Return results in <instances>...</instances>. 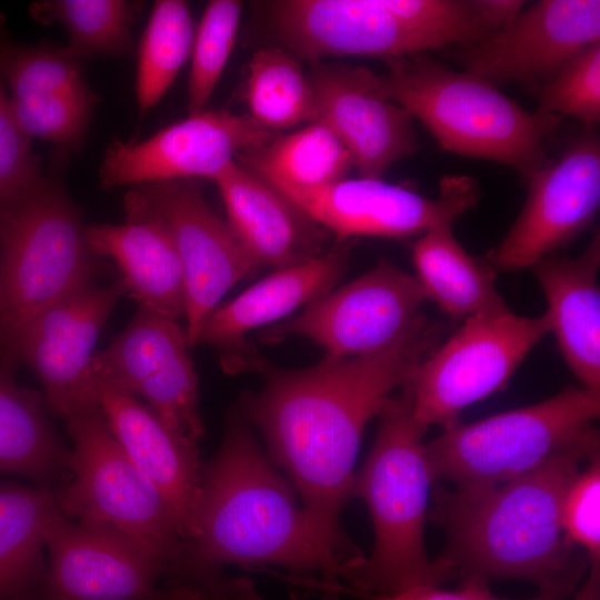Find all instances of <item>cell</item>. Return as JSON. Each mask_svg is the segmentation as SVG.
<instances>
[{"label":"cell","mask_w":600,"mask_h":600,"mask_svg":"<svg viewBox=\"0 0 600 600\" xmlns=\"http://www.w3.org/2000/svg\"><path fill=\"white\" fill-rule=\"evenodd\" d=\"M442 326L424 319L392 347L368 357L324 358L307 369H281L257 354V391L238 407L261 433L267 454L301 499L328 549L349 573L366 558L348 537L340 516L352 499L353 471L363 431L412 368L434 349Z\"/></svg>","instance_id":"obj_1"},{"label":"cell","mask_w":600,"mask_h":600,"mask_svg":"<svg viewBox=\"0 0 600 600\" xmlns=\"http://www.w3.org/2000/svg\"><path fill=\"white\" fill-rule=\"evenodd\" d=\"M192 537L167 588L199 586L228 564H271L327 588L349 579L297 502V492L260 446L239 407L214 457L202 462Z\"/></svg>","instance_id":"obj_2"},{"label":"cell","mask_w":600,"mask_h":600,"mask_svg":"<svg viewBox=\"0 0 600 600\" xmlns=\"http://www.w3.org/2000/svg\"><path fill=\"white\" fill-rule=\"evenodd\" d=\"M599 443V431L592 427L510 481L474 491L431 490L428 517L444 532L438 559L460 582L490 586L514 579L534 583L539 592L563 598L574 593L590 562L564 534L562 504L571 481Z\"/></svg>","instance_id":"obj_3"},{"label":"cell","mask_w":600,"mask_h":600,"mask_svg":"<svg viewBox=\"0 0 600 600\" xmlns=\"http://www.w3.org/2000/svg\"><path fill=\"white\" fill-rule=\"evenodd\" d=\"M373 446L354 474L352 498L369 510L374 543L349 589L390 596L421 584L441 586L457 579L440 559L431 560L424 526L433 482L423 442L408 397H389L380 409Z\"/></svg>","instance_id":"obj_4"},{"label":"cell","mask_w":600,"mask_h":600,"mask_svg":"<svg viewBox=\"0 0 600 600\" xmlns=\"http://www.w3.org/2000/svg\"><path fill=\"white\" fill-rule=\"evenodd\" d=\"M384 61L382 94L418 119L441 149L511 167L526 178L551 161L546 146L560 117L529 111L487 80L427 53Z\"/></svg>","instance_id":"obj_5"},{"label":"cell","mask_w":600,"mask_h":600,"mask_svg":"<svg viewBox=\"0 0 600 600\" xmlns=\"http://www.w3.org/2000/svg\"><path fill=\"white\" fill-rule=\"evenodd\" d=\"M101 269L57 171L0 198V366L11 372L27 326Z\"/></svg>","instance_id":"obj_6"},{"label":"cell","mask_w":600,"mask_h":600,"mask_svg":"<svg viewBox=\"0 0 600 600\" xmlns=\"http://www.w3.org/2000/svg\"><path fill=\"white\" fill-rule=\"evenodd\" d=\"M600 414V391L566 387L538 403L461 421L426 443L433 481L474 491L521 477L574 441Z\"/></svg>","instance_id":"obj_7"},{"label":"cell","mask_w":600,"mask_h":600,"mask_svg":"<svg viewBox=\"0 0 600 600\" xmlns=\"http://www.w3.org/2000/svg\"><path fill=\"white\" fill-rule=\"evenodd\" d=\"M64 421L72 450L71 478L54 491L62 513L114 527L163 560L169 577L184 541L161 493L128 457L94 401Z\"/></svg>","instance_id":"obj_8"},{"label":"cell","mask_w":600,"mask_h":600,"mask_svg":"<svg viewBox=\"0 0 600 600\" xmlns=\"http://www.w3.org/2000/svg\"><path fill=\"white\" fill-rule=\"evenodd\" d=\"M551 331L549 317L511 310L464 319L463 324L410 371L401 391L424 431L448 429L470 404L507 388L530 350Z\"/></svg>","instance_id":"obj_9"},{"label":"cell","mask_w":600,"mask_h":600,"mask_svg":"<svg viewBox=\"0 0 600 600\" xmlns=\"http://www.w3.org/2000/svg\"><path fill=\"white\" fill-rule=\"evenodd\" d=\"M418 278L381 259L353 281L313 300L296 317L260 331L263 342L306 337L331 358L377 354L403 339L426 318Z\"/></svg>","instance_id":"obj_10"},{"label":"cell","mask_w":600,"mask_h":600,"mask_svg":"<svg viewBox=\"0 0 600 600\" xmlns=\"http://www.w3.org/2000/svg\"><path fill=\"white\" fill-rule=\"evenodd\" d=\"M270 186V184H269ZM338 241L408 238L451 223L477 207L479 183L469 176L441 179L436 198L382 179H341L316 188L270 186Z\"/></svg>","instance_id":"obj_11"},{"label":"cell","mask_w":600,"mask_h":600,"mask_svg":"<svg viewBox=\"0 0 600 600\" xmlns=\"http://www.w3.org/2000/svg\"><path fill=\"white\" fill-rule=\"evenodd\" d=\"M517 219L488 254L503 271L530 268L592 226L600 203V140L586 128L556 161L531 173Z\"/></svg>","instance_id":"obj_12"},{"label":"cell","mask_w":600,"mask_h":600,"mask_svg":"<svg viewBox=\"0 0 600 600\" xmlns=\"http://www.w3.org/2000/svg\"><path fill=\"white\" fill-rule=\"evenodd\" d=\"M44 547L49 562L39 598L161 600L158 581L169 566L110 524L61 513L48 523Z\"/></svg>","instance_id":"obj_13"},{"label":"cell","mask_w":600,"mask_h":600,"mask_svg":"<svg viewBox=\"0 0 600 600\" xmlns=\"http://www.w3.org/2000/svg\"><path fill=\"white\" fill-rule=\"evenodd\" d=\"M127 293L120 279L99 284L89 281L39 313L23 330L14 364L27 363L38 376L47 409L63 420L93 402V349L111 311Z\"/></svg>","instance_id":"obj_14"},{"label":"cell","mask_w":600,"mask_h":600,"mask_svg":"<svg viewBox=\"0 0 600 600\" xmlns=\"http://www.w3.org/2000/svg\"><path fill=\"white\" fill-rule=\"evenodd\" d=\"M274 137L276 132L260 127L248 114L203 110L143 141L114 139L99 169L100 183L116 188L192 178L212 180L234 157Z\"/></svg>","instance_id":"obj_15"},{"label":"cell","mask_w":600,"mask_h":600,"mask_svg":"<svg viewBox=\"0 0 600 600\" xmlns=\"http://www.w3.org/2000/svg\"><path fill=\"white\" fill-rule=\"evenodd\" d=\"M133 188L162 218L173 237L183 276L184 332L191 348L206 317L257 266L227 220L209 207L197 183L170 180Z\"/></svg>","instance_id":"obj_16"},{"label":"cell","mask_w":600,"mask_h":600,"mask_svg":"<svg viewBox=\"0 0 600 600\" xmlns=\"http://www.w3.org/2000/svg\"><path fill=\"white\" fill-rule=\"evenodd\" d=\"M598 41L599 0H540L454 56L464 71L496 87L520 83L534 91L579 51Z\"/></svg>","instance_id":"obj_17"},{"label":"cell","mask_w":600,"mask_h":600,"mask_svg":"<svg viewBox=\"0 0 600 600\" xmlns=\"http://www.w3.org/2000/svg\"><path fill=\"white\" fill-rule=\"evenodd\" d=\"M0 74L16 118L32 140L48 141L68 156L84 140L98 102L82 63L66 47L12 40L0 13Z\"/></svg>","instance_id":"obj_18"},{"label":"cell","mask_w":600,"mask_h":600,"mask_svg":"<svg viewBox=\"0 0 600 600\" xmlns=\"http://www.w3.org/2000/svg\"><path fill=\"white\" fill-rule=\"evenodd\" d=\"M318 116L339 137L361 178L382 179L419 148L413 117L381 91L382 74L363 66L312 63Z\"/></svg>","instance_id":"obj_19"},{"label":"cell","mask_w":600,"mask_h":600,"mask_svg":"<svg viewBox=\"0 0 600 600\" xmlns=\"http://www.w3.org/2000/svg\"><path fill=\"white\" fill-rule=\"evenodd\" d=\"M270 11L284 46L311 63L329 56L386 60L436 50L381 0H282L272 2Z\"/></svg>","instance_id":"obj_20"},{"label":"cell","mask_w":600,"mask_h":600,"mask_svg":"<svg viewBox=\"0 0 600 600\" xmlns=\"http://www.w3.org/2000/svg\"><path fill=\"white\" fill-rule=\"evenodd\" d=\"M91 394L128 457L163 497L186 543L199 500L198 441L169 429L133 393L93 374Z\"/></svg>","instance_id":"obj_21"},{"label":"cell","mask_w":600,"mask_h":600,"mask_svg":"<svg viewBox=\"0 0 600 600\" xmlns=\"http://www.w3.org/2000/svg\"><path fill=\"white\" fill-rule=\"evenodd\" d=\"M354 243L356 239L338 241L329 251L304 263L274 270L231 301L218 306L201 323L194 344L219 350L227 370L250 368L254 353L247 347L244 334L333 290Z\"/></svg>","instance_id":"obj_22"},{"label":"cell","mask_w":600,"mask_h":600,"mask_svg":"<svg viewBox=\"0 0 600 600\" xmlns=\"http://www.w3.org/2000/svg\"><path fill=\"white\" fill-rule=\"evenodd\" d=\"M123 209L120 224L86 227L88 244L118 266L138 308L178 320L184 313V288L170 229L134 188L126 193Z\"/></svg>","instance_id":"obj_23"},{"label":"cell","mask_w":600,"mask_h":600,"mask_svg":"<svg viewBox=\"0 0 600 600\" xmlns=\"http://www.w3.org/2000/svg\"><path fill=\"white\" fill-rule=\"evenodd\" d=\"M211 181L227 222L257 267L284 269L322 253L324 233L318 224L237 160Z\"/></svg>","instance_id":"obj_24"},{"label":"cell","mask_w":600,"mask_h":600,"mask_svg":"<svg viewBox=\"0 0 600 600\" xmlns=\"http://www.w3.org/2000/svg\"><path fill=\"white\" fill-rule=\"evenodd\" d=\"M600 236L576 258L551 254L530 267L547 302L551 331L583 388L600 391Z\"/></svg>","instance_id":"obj_25"},{"label":"cell","mask_w":600,"mask_h":600,"mask_svg":"<svg viewBox=\"0 0 600 600\" xmlns=\"http://www.w3.org/2000/svg\"><path fill=\"white\" fill-rule=\"evenodd\" d=\"M412 260L426 299L450 318L510 310L494 286L491 266L466 251L451 223L421 234L412 246Z\"/></svg>","instance_id":"obj_26"},{"label":"cell","mask_w":600,"mask_h":600,"mask_svg":"<svg viewBox=\"0 0 600 600\" xmlns=\"http://www.w3.org/2000/svg\"><path fill=\"white\" fill-rule=\"evenodd\" d=\"M62 511L48 487L0 482V600L39 598L44 531Z\"/></svg>","instance_id":"obj_27"},{"label":"cell","mask_w":600,"mask_h":600,"mask_svg":"<svg viewBox=\"0 0 600 600\" xmlns=\"http://www.w3.org/2000/svg\"><path fill=\"white\" fill-rule=\"evenodd\" d=\"M41 392L20 387L0 366V471L48 487L69 470L70 452L54 432Z\"/></svg>","instance_id":"obj_28"},{"label":"cell","mask_w":600,"mask_h":600,"mask_svg":"<svg viewBox=\"0 0 600 600\" xmlns=\"http://www.w3.org/2000/svg\"><path fill=\"white\" fill-rule=\"evenodd\" d=\"M270 186L316 188L347 178L353 160L332 129L318 119L238 156Z\"/></svg>","instance_id":"obj_29"},{"label":"cell","mask_w":600,"mask_h":600,"mask_svg":"<svg viewBox=\"0 0 600 600\" xmlns=\"http://www.w3.org/2000/svg\"><path fill=\"white\" fill-rule=\"evenodd\" d=\"M247 76L248 116L260 127L277 132L318 120L309 78L289 51L277 47L257 50Z\"/></svg>","instance_id":"obj_30"},{"label":"cell","mask_w":600,"mask_h":600,"mask_svg":"<svg viewBox=\"0 0 600 600\" xmlns=\"http://www.w3.org/2000/svg\"><path fill=\"white\" fill-rule=\"evenodd\" d=\"M178 320L138 308L123 331L91 359L92 374L136 394L173 357L188 350Z\"/></svg>","instance_id":"obj_31"},{"label":"cell","mask_w":600,"mask_h":600,"mask_svg":"<svg viewBox=\"0 0 600 600\" xmlns=\"http://www.w3.org/2000/svg\"><path fill=\"white\" fill-rule=\"evenodd\" d=\"M138 7L124 0H40L30 4L29 13L41 24H62L67 51L81 61L133 54L131 26Z\"/></svg>","instance_id":"obj_32"},{"label":"cell","mask_w":600,"mask_h":600,"mask_svg":"<svg viewBox=\"0 0 600 600\" xmlns=\"http://www.w3.org/2000/svg\"><path fill=\"white\" fill-rule=\"evenodd\" d=\"M194 31L186 1L153 3L137 47L136 96L141 114L162 99L190 59Z\"/></svg>","instance_id":"obj_33"},{"label":"cell","mask_w":600,"mask_h":600,"mask_svg":"<svg viewBox=\"0 0 600 600\" xmlns=\"http://www.w3.org/2000/svg\"><path fill=\"white\" fill-rule=\"evenodd\" d=\"M242 11L236 0H212L196 28L188 79L189 114L204 110L232 51Z\"/></svg>","instance_id":"obj_34"},{"label":"cell","mask_w":600,"mask_h":600,"mask_svg":"<svg viewBox=\"0 0 600 600\" xmlns=\"http://www.w3.org/2000/svg\"><path fill=\"white\" fill-rule=\"evenodd\" d=\"M410 30L428 39L434 49L474 44L491 33L477 0H381Z\"/></svg>","instance_id":"obj_35"},{"label":"cell","mask_w":600,"mask_h":600,"mask_svg":"<svg viewBox=\"0 0 600 600\" xmlns=\"http://www.w3.org/2000/svg\"><path fill=\"white\" fill-rule=\"evenodd\" d=\"M533 92L536 111L570 116L594 129L600 120V41L579 51Z\"/></svg>","instance_id":"obj_36"},{"label":"cell","mask_w":600,"mask_h":600,"mask_svg":"<svg viewBox=\"0 0 600 600\" xmlns=\"http://www.w3.org/2000/svg\"><path fill=\"white\" fill-rule=\"evenodd\" d=\"M571 481L562 504L567 539L582 548L590 564L600 563V449Z\"/></svg>","instance_id":"obj_37"},{"label":"cell","mask_w":600,"mask_h":600,"mask_svg":"<svg viewBox=\"0 0 600 600\" xmlns=\"http://www.w3.org/2000/svg\"><path fill=\"white\" fill-rule=\"evenodd\" d=\"M42 172L31 139L19 124L0 74V198L21 189Z\"/></svg>","instance_id":"obj_38"},{"label":"cell","mask_w":600,"mask_h":600,"mask_svg":"<svg viewBox=\"0 0 600 600\" xmlns=\"http://www.w3.org/2000/svg\"><path fill=\"white\" fill-rule=\"evenodd\" d=\"M336 593H344L358 597L362 600H564L566 598L539 592L538 596L528 599H506L493 594L490 586L479 581H461L456 590H444L440 586L421 584L396 594L381 596L363 593L349 589L339 582L332 587Z\"/></svg>","instance_id":"obj_39"},{"label":"cell","mask_w":600,"mask_h":600,"mask_svg":"<svg viewBox=\"0 0 600 600\" xmlns=\"http://www.w3.org/2000/svg\"><path fill=\"white\" fill-rule=\"evenodd\" d=\"M163 600H262L247 579L222 577L202 587L177 586L163 591Z\"/></svg>","instance_id":"obj_40"},{"label":"cell","mask_w":600,"mask_h":600,"mask_svg":"<svg viewBox=\"0 0 600 600\" xmlns=\"http://www.w3.org/2000/svg\"><path fill=\"white\" fill-rule=\"evenodd\" d=\"M478 7L493 32L510 23L524 8L519 0H477Z\"/></svg>","instance_id":"obj_41"},{"label":"cell","mask_w":600,"mask_h":600,"mask_svg":"<svg viewBox=\"0 0 600 600\" xmlns=\"http://www.w3.org/2000/svg\"><path fill=\"white\" fill-rule=\"evenodd\" d=\"M573 600H600V563L590 564L584 581Z\"/></svg>","instance_id":"obj_42"},{"label":"cell","mask_w":600,"mask_h":600,"mask_svg":"<svg viewBox=\"0 0 600 600\" xmlns=\"http://www.w3.org/2000/svg\"><path fill=\"white\" fill-rule=\"evenodd\" d=\"M39 600H59V599L48 598V597H40Z\"/></svg>","instance_id":"obj_43"}]
</instances>
